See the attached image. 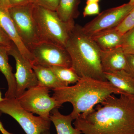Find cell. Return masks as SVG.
Returning <instances> with one entry per match:
<instances>
[{"label": "cell", "mask_w": 134, "mask_h": 134, "mask_svg": "<svg viewBox=\"0 0 134 134\" xmlns=\"http://www.w3.org/2000/svg\"><path fill=\"white\" fill-rule=\"evenodd\" d=\"M121 47L126 54H134V27L123 35Z\"/></svg>", "instance_id": "obj_20"}, {"label": "cell", "mask_w": 134, "mask_h": 134, "mask_svg": "<svg viewBox=\"0 0 134 134\" xmlns=\"http://www.w3.org/2000/svg\"><path fill=\"white\" fill-rule=\"evenodd\" d=\"M86 4L83 12L84 17L91 15H98L99 14L98 3H89Z\"/></svg>", "instance_id": "obj_23"}, {"label": "cell", "mask_w": 134, "mask_h": 134, "mask_svg": "<svg viewBox=\"0 0 134 134\" xmlns=\"http://www.w3.org/2000/svg\"><path fill=\"white\" fill-rule=\"evenodd\" d=\"M2 134H13L12 133H10V132H8L7 130H6L3 132L2 133Z\"/></svg>", "instance_id": "obj_32"}, {"label": "cell", "mask_w": 134, "mask_h": 134, "mask_svg": "<svg viewBox=\"0 0 134 134\" xmlns=\"http://www.w3.org/2000/svg\"><path fill=\"white\" fill-rule=\"evenodd\" d=\"M8 47L0 46V71L4 75L8 85V89L5 94L6 98H15L16 82L12 68L9 63Z\"/></svg>", "instance_id": "obj_15"}, {"label": "cell", "mask_w": 134, "mask_h": 134, "mask_svg": "<svg viewBox=\"0 0 134 134\" xmlns=\"http://www.w3.org/2000/svg\"><path fill=\"white\" fill-rule=\"evenodd\" d=\"M81 0H60L56 12L60 19L68 23H75L79 16L78 7Z\"/></svg>", "instance_id": "obj_18"}, {"label": "cell", "mask_w": 134, "mask_h": 134, "mask_svg": "<svg viewBox=\"0 0 134 134\" xmlns=\"http://www.w3.org/2000/svg\"><path fill=\"white\" fill-rule=\"evenodd\" d=\"M52 97L60 106L69 103L73 106L70 114L75 120L81 114L90 112L112 94H125L107 81L83 77L72 86L53 90Z\"/></svg>", "instance_id": "obj_2"}, {"label": "cell", "mask_w": 134, "mask_h": 134, "mask_svg": "<svg viewBox=\"0 0 134 134\" xmlns=\"http://www.w3.org/2000/svg\"><path fill=\"white\" fill-rule=\"evenodd\" d=\"M33 15L38 29L41 42L65 48L75 23L63 21L55 11L34 4Z\"/></svg>", "instance_id": "obj_4"}, {"label": "cell", "mask_w": 134, "mask_h": 134, "mask_svg": "<svg viewBox=\"0 0 134 134\" xmlns=\"http://www.w3.org/2000/svg\"><path fill=\"white\" fill-rule=\"evenodd\" d=\"M134 27V8L125 17L122 22L115 29L123 35Z\"/></svg>", "instance_id": "obj_21"}, {"label": "cell", "mask_w": 134, "mask_h": 134, "mask_svg": "<svg viewBox=\"0 0 134 134\" xmlns=\"http://www.w3.org/2000/svg\"><path fill=\"white\" fill-rule=\"evenodd\" d=\"M35 2L36 0H9L10 7L35 3Z\"/></svg>", "instance_id": "obj_25"}, {"label": "cell", "mask_w": 134, "mask_h": 134, "mask_svg": "<svg viewBox=\"0 0 134 134\" xmlns=\"http://www.w3.org/2000/svg\"><path fill=\"white\" fill-rule=\"evenodd\" d=\"M14 44L0 26V46L10 48Z\"/></svg>", "instance_id": "obj_24"}, {"label": "cell", "mask_w": 134, "mask_h": 134, "mask_svg": "<svg viewBox=\"0 0 134 134\" xmlns=\"http://www.w3.org/2000/svg\"><path fill=\"white\" fill-rule=\"evenodd\" d=\"M60 0H36L35 4L47 9L56 11Z\"/></svg>", "instance_id": "obj_22"}, {"label": "cell", "mask_w": 134, "mask_h": 134, "mask_svg": "<svg viewBox=\"0 0 134 134\" xmlns=\"http://www.w3.org/2000/svg\"><path fill=\"white\" fill-rule=\"evenodd\" d=\"M50 68L58 79L66 86L75 84L81 78L71 68L60 66H53Z\"/></svg>", "instance_id": "obj_19"}, {"label": "cell", "mask_w": 134, "mask_h": 134, "mask_svg": "<svg viewBox=\"0 0 134 134\" xmlns=\"http://www.w3.org/2000/svg\"><path fill=\"white\" fill-rule=\"evenodd\" d=\"M34 4L11 7L8 9L20 38L29 51L34 46L41 42L33 15Z\"/></svg>", "instance_id": "obj_6"}, {"label": "cell", "mask_w": 134, "mask_h": 134, "mask_svg": "<svg viewBox=\"0 0 134 134\" xmlns=\"http://www.w3.org/2000/svg\"><path fill=\"white\" fill-rule=\"evenodd\" d=\"M3 98H2V97L1 92V91H0V102L3 100ZM2 113L0 111V116L1 115Z\"/></svg>", "instance_id": "obj_30"}, {"label": "cell", "mask_w": 134, "mask_h": 134, "mask_svg": "<svg viewBox=\"0 0 134 134\" xmlns=\"http://www.w3.org/2000/svg\"><path fill=\"white\" fill-rule=\"evenodd\" d=\"M38 85L53 90L67 86L57 78L50 67L32 65Z\"/></svg>", "instance_id": "obj_16"}, {"label": "cell", "mask_w": 134, "mask_h": 134, "mask_svg": "<svg viewBox=\"0 0 134 134\" xmlns=\"http://www.w3.org/2000/svg\"><path fill=\"white\" fill-rule=\"evenodd\" d=\"M112 94L73 123L82 134H134V98Z\"/></svg>", "instance_id": "obj_1"}, {"label": "cell", "mask_w": 134, "mask_h": 134, "mask_svg": "<svg viewBox=\"0 0 134 134\" xmlns=\"http://www.w3.org/2000/svg\"><path fill=\"white\" fill-rule=\"evenodd\" d=\"M49 119L55 126L56 134H82L79 130L72 126V121L74 120L70 114H62L59 108H54L51 111Z\"/></svg>", "instance_id": "obj_17"}, {"label": "cell", "mask_w": 134, "mask_h": 134, "mask_svg": "<svg viewBox=\"0 0 134 134\" xmlns=\"http://www.w3.org/2000/svg\"><path fill=\"white\" fill-rule=\"evenodd\" d=\"M0 26L21 54L32 63L34 61L31 53L24 44L19 37L8 10L0 8Z\"/></svg>", "instance_id": "obj_12"}, {"label": "cell", "mask_w": 134, "mask_h": 134, "mask_svg": "<svg viewBox=\"0 0 134 134\" xmlns=\"http://www.w3.org/2000/svg\"><path fill=\"white\" fill-rule=\"evenodd\" d=\"M134 8V5L128 3L106 10L82 26V30L86 35L91 37L100 32L113 29L118 26Z\"/></svg>", "instance_id": "obj_9"}, {"label": "cell", "mask_w": 134, "mask_h": 134, "mask_svg": "<svg viewBox=\"0 0 134 134\" xmlns=\"http://www.w3.org/2000/svg\"><path fill=\"white\" fill-rule=\"evenodd\" d=\"M100 60L104 73L124 70L132 75L126 54L121 47L106 51L100 50Z\"/></svg>", "instance_id": "obj_11"}, {"label": "cell", "mask_w": 134, "mask_h": 134, "mask_svg": "<svg viewBox=\"0 0 134 134\" xmlns=\"http://www.w3.org/2000/svg\"><path fill=\"white\" fill-rule=\"evenodd\" d=\"M126 55L132 75L134 77V54H126Z\"/></svg>", "instance_id": "obj_26"}, {"label": "cell", "mask_w": 134, "mask_h": 134, "mask_svg": "<svg viewBox=\"0 0 134 134\" xmlns=\"http://www.w3.org/2000/svg\"><path fill=\"white\" fill-rule=\"evenodd\" d=\"M129 3V4H131V5H134V0H130Z\"/></svg>", "instance_id": "obj_33"}, {"label": "cell", "mask_w": 134, "mask_h": 134, "mask_svg": "<svg viewBox=\"0 0 134 134\" xmlns=\"http://www.w3.org/2000/svg\"><path fill=\"white\" fill-rule=\"evenodd\" d=\"M107 81L125 95L134 98V77L124 70L104 72Z\"/></svg>", "instance_id": "obj_13"}, {"label": "cell", "mask_w": 134, "mask_h": 134, "mask_svg": "<svg viewBox=\"0 0 134 134\" xmlns=\"http://www.w3.org/2000/svg\"><path fill=\"white\" fill-rule=\"evenodd\" d=\"M50 89L38 85L27 89L16 98L24 109L38 116L50 120L51 111L61 106L49 95Z\"/></svg>", "instance_id": "obj_7"}, {"label": "cell", "mask_w": 134, "mask_h": 134, "mask_svg": "<svg viewBox=\"0 0 134 134\" xmlns=\"http://www.w3.org/2000/svg\"><path fill=\"white\" fill-rule=\"evenodd\" d=\"M6 130V129H5L4 126H3L2 122L0 121V132H1V133H2L3 132H5Z\"/></svg>", "instance_id": "obj_28"}, {"label": "cell", "mask_w": 134, "mask_h": 134, "mask_svg": "<svg viewBox=\"0 0 134 134\" xmlns=\"http://www.w3.org/2000/svg\"><path fill=\"white\" fill-rule=\"evenodd\" d=\"M41 134H51V133H50V130H48L43 132Z\"/></svg>", "instance_id": "obj_31"}, {"label": "cell", "mask_w": 134, "mask_h": 134, "mask_svg": "<svg viewBox=\"0 0 134 134\" xmlns=\"http://www.w3.org/2000/svg\"><path fill=\"white\" fill-rule=\"evenodd\" d=\"M33 56L31 65L50 67L60 66L71 68L72 62L66 48L60 46L41 42L30 50Z\"/></svg>", "instance_id": "obj_8"}, {"label": "cell", "mask_w": 134, "mask_h": 134, "mask_svg": "<svg viewBox=\"0 0 134 134\" xmlns=\"http://www.w3.org/2000/svg\"><path fill=\"white\" fill-rule=\"evenodd\" d=\"M65 48L71 58V68L78 76L107 81L100 63V49L84 33L81 26L75 25Z\"/></svg>", "instance_id": "obj_3"}, {"label": "cell", "mask_w": 134, "mask_h": 134, "mask_svg": "<svg viewBox=\"0 0 134 134\" xmlns=\"http://www.w3.org/2000/svg\"><path fill=\"white\" fill-rule=\"evenodd\" d=\"M9 7V0H0V8L8 10Z\"/></svg>", "instance_id": "obj_27"}, {"label": "cell", "mask_w": 134, "mask_h": 134, "mask_svg": "<svg viewBox=\"0 0 134 134\" xmlns=\"http://www.w3.org/2000/svg\"><path fill=\"white\" fill-rule=\"evenodd\" d=\"M123 36L114 28L100 32L90 37L100 50L106 51L121 47Z\"/></svg>", "instance_id": "obj_14"}, {"label": "cell", "mask_w": 134, "mask_h": 134, "mask_svg": "<svg viewBox=\"0 0 134 134\" xmlns=\"http://www.w3.org/2000/svg\"><path fill=\"white\" fill-rule=\"evenodd\" d=\"M8 52L9 55H12L15 60V98H17L26 89L37 85L38 82L30 62L22 55L15 44L9 48Z\"/></svg>", "instance_id": "obj_10"}, {"label": "cell", "mask_w": 134, "mask_h": 134, "mask_svg": "<svg viewBox=\"0 0 134 134\" xmlns=\"http://www.w3.org/2000/svg\"><path fill=\"white\" fill-rule=\"evenodd\" d=\"M100 0H87L86 3H98Z\"/></svg>", "instance_id": "obj_29"}, {"label": "cell", "mask_w": 134, "mask_h": 134, "mask_svg": "<svg viewBox=\"0 0 134 134\" xmlns=\"http://www.w3.org/2000/svg\"><path fill=\"white\" fill-rule=\"evenodd\" d=\"M0 111L14 119L26 134H41L50 130V120L34 115L23 108L16 98H3L0 102Z\"/></svg>", "instance_id": "obj_5"}]
</instances>
